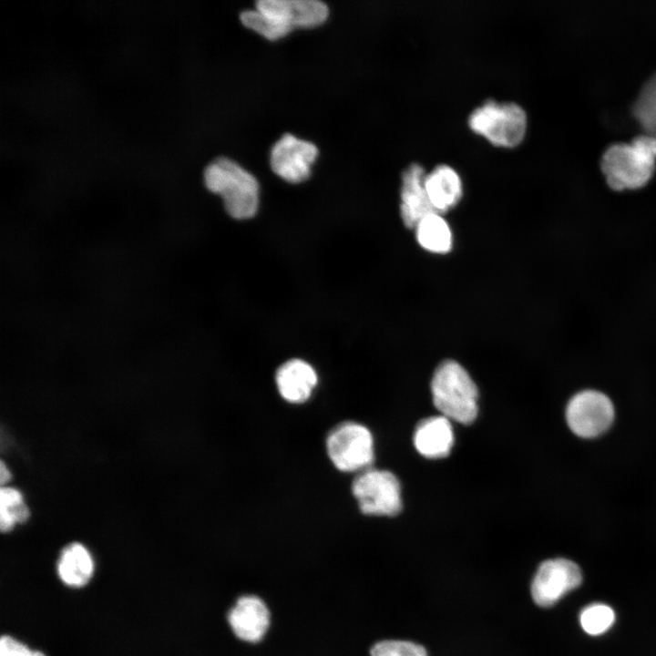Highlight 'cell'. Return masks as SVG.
Listing matches in <instances>:
<instances>
[{
    "mask_svg": "<svg viewBox=\"0 0 656 656\" xmlns=\"http://www.w3.org/2000/svg\"><path fill=\"white\" fill-rule=\"evenodd\" d=\"M429 200L436 212H445L458 203L462 197V180L457 171L451 166L442 163L436 165L425 179Z\"/></svg>",
    "mask_w": 656,
    "mask_h": 656,
    "instance_id": "9a60e30c",
    "label": "cell"
},
{
    "mask_svg": "<svg viewBox=\"0 0 656 656\" xmlns=\"http://www.w3.org/2000/svg\"><path fill=\"white\" fill-rule=\"evenodd\" d=\"M416 240L425 250L444 254L452 248V232L447 222L437 213L421 219L415 226Z\"/></svg>",
    "mask_w": 656,
    "mask_h": 656,
    "instance_id": "e0dca14e",
    "label": "cell"
},
{
    "mask_svg": "<svg viewBox=\"0 0 656 656\" xmlns=\"http://www.w3.org/2000/svg\"><path fill=\"white\" fill-rule=\"evenodd\" d=\"M29 510L22 494L15 488L2 487L0 491V528L3 532L11 530L15 524L26 521Z\"/></svg>",
    "mask_w": 656,
    "mask_h": 656,
    "instance_id": "d6986e66",
    "label": "cell"
},
{
    "mask_svg": "<svg viewBox=\"0 0 656 656\" xmlns=\"http://www.w3.org/2000/svg\"><path fill=\"white\" fill-rule=\"evenodd\" d=\"M436 408L449 420L467 425L478 412V391L466 370L454 360L442 362L431 381Z\"/></svg>",
    "mask_w": 656,
    "mask_h": 656,
    "instance_id": "3957f363",
    "label": "cell"
},
{
    "mask_svg": "<svg viewBox=\"0 0 656 656\" xmlns=\"http://www.w3.org/2000/svg\"><path fill=\"white\" fill-rule=\"evenodd\" d=\"M615 613L605 604L595 603L586 607L580 613L582 629L590 635H600L607 631L614 623Z\"/></svg>",
    "mask_w": 656,
    "mask_h": 656,
    "instance_id": "ffe728a7",
    "label": "cell"
},
{
    "mask_svg": "<svg viewBox=\"0 0 656 656\" xmlns=\"http://www.w3.org/2000/svg\"><path fill=\"white\" fill-rule=\"evenodd\" d=\"M467 123L493 145L513 148L525 137L528 118L525 109L516 102L487 99L472 110Z\"/></svg>",
    "mask_w": 656,
    "mask_h": 656,
    "instance_id": "5b68a950",
    "label": "cell"
},
{
    "mask_svg": "<svg viewBox=\"0 0 656 656\" xmlns=\"http://www.w3.org/2000/svg\"><path fill=\"white\" fill-rule=\"evenodd\" d=\"M56 569L63 583L72 588H80L93 576L94 560L82 544L71 543L61 551Z\"/></svg>",
    "mask_w": 656,
    "mask_h": 656,
    "instance_id": "2e32d148",
    "label": "cell"
},
{
    "mask_svg": "<svg viewBox=\"0 0 656 656\" xmlns=\"http://www.w3.org/2000/svg\"><path fill=\"white\" fill-rule=\"evenodd\" d=\"M414 445L426 458L446 457L454 444V432L450 420L444 415L421 420L414 432Z\"/></svg>",
    "mask_w": 656,
    "mask_h": 656,
    "instance_id": "5bb4252c",
    "label": "cell"
},
{
    "mask_svg": "<svg viewBox=\"0 0 656 656\" xmlns=\"http://www.w3.org/2000/svg\"><path fill=\"white\" fill-rule=\"evenodd\" d=\"M10 477H11V475H10V472L8 471L7 467L5 466L4 462H1V466H0L1 484L4 485L5 483L8 482V480L10 479Z\"/></svg>",
    "mask_w": 656,
    "mask_h": 656,
    "instance_id": "603a6c76",
    "label": "cell"
},
{
    "mask_svg": "<svg viewBox=\"0 0 656 656\" xmlns=\"http://www.w3.org/2000/svg\"><path fill=\"white\" fill-rule=\"evenodd\" d=\"M331 462L342 472L368 469L374 461V439L362 424L347 421L333 427L326 437Z\"/></svg>",
    "mask_w": 656,
    "mask_h": 656,
    "instance_id": "52a82bcc",
    "label": "cell"
},
{
    "mask_svg": "<svg viewBox=\"0 0 656 656\" xmlns=\"http://www.w3.org/2000/svg\"><path fill=\"white\" fill-rule=\"evenodd\" d=\"M631 111L644 132L656 136V73L642 86Z\"/></svg>",
    "mask_w": 656,
    "mask_h": 656,
    "instance_id": "ac0fdd59",
    "label": "cell"
},
{
    "mask_svg": "<svg viewBox=\"0 0 656 656\" xmlns=\"http://www.w3.org/2000/svg\"><path fill=\"white\" fill-rule=\"evenodd\" d=\"M426 174L418 162H411L402 172L400 213L407 228H415L421 219L436 212L425 190Z\"/></svg>",
    "mask_w": 656,
    "mask_h": 656,
    "instance_id": "8fae6325",
    "label": "cell"
},
{
    "mask_svg": "<svg viewBox=\"0 0 656 656\" xmlns=\"http://www.w3.org/2000/svg\"><path fill=\"white\" fill-rule=\"evenodd\" d=\"M352 493L365 515L395 516L402 508L399 480L387 470L361 471L352 483Z\"/></svg>",
    "mask_w": 656,
    "mask_h": 656,
    "instance_id": "ba28073f",
    "label": "cell"
},
{
    "mask_svg": "<svg viewBox=\"0 0 656 656\" xmlns=\"http://www.w3.org/2000/svg\"><path fill=\"white\" fill-rule=\"evenodd\" d=\"M30 656H46V655L39 651H32V653L30 654Z\"/></svg>",
    "mask_w": 656,
    "mask_h": 656,
    "instance_id": "cb8c5ba5",
    "label": "cell"
},
{
    "mask_svg": "<svg viewBox=\"0 0 656 656\" xmlns=\"http://www.w3.org/2000/svg\"><path fill=\"white\" fill-rule=\"evenodd\" d=\"M317 155L314 144L285 134L272 149L271 167L286 181L299 183L310 176L311 166Z\"/></svg>",
    "mask_w": 656,
    "mask_h": 656,
    "instance_id": "30bf717a",
    "label": "cell"
},
{
    "mask_svg": "<svg viewBox=\"0 0 656 656\" xmlns=\"http://www.w3.org/2000/svg\"><path fill=\"white\" fill-rule=\"evenodd\" d=\"M255 5V10L241 14V20L269 40L283 37L295 27L321 25L329 13L318 0H259Z\"/></svg>",
    "mask_w": 656,
    "mask_h": 656,
    "instance_id": "7a4b0ae2",
    "label": "cell"
},
{
    "mask_svg": "<svg viewBox=\"0 0 656 656\" xmlns=\"http://www.w3.org/2000/svg\"><path fill=\"white\" fill-rule=\"evenodd\" d=\"M233 633L241 640L256 642L265 634L270 623V612L259 597H240L227 615Z\"/></svg>",
    "mask_w": 656,
    "mask_h": 656,
    "instance_id": "7c38bea8",
    "label": "cell"
},
{
    "mask_svg": "<svg viewBox=\"0 0 656 656\" xmlns=\"http://www.w3.org/2000/svg\"><path fill=\"white\" fill-rule=\"evenodd\" d=\"M615 406L604 392L586 388L576 392L565 407V420L570 432L581 439H595L610 429Z\"/></svg>",
    "mask_w": 656,
    "mask_h": 656,
    "instance_id": "8992f818",
    "label": "cell"
},
{
    "mask_svg": "<svg viewBox=\"0 0 656 656\" xmlns=\"http://www.w3.org/2000/svg\"><path fill=\"white\" fill-rule=\"evenodd\" d=\"M30 650L22 641L9 636L4 635L0 640V656H30Z\"/></svg>",
    "mask_w": 656,
    "mask_h": 656,
    "instance_id": "7402d4cb",
    "label": "cell"
},
{
    "mask_svg": "<svg viewBox=\"0 0 656 656\" xmlns=\"http://www.w3.org/2000/svg\"><path fill=\"white\" fill-rule=\"evenodd\" d=\"M371 656H427V652L423 646L409 641L387 640L375 643Z\"/></svg>",
    "mask_w": 656,
    "mask_h": 656,
    "instance_id": "44dd1931",
    "label": "cell"
},
{
    "mask_svg": "<svg viewBox=\"0 0 656 656\" xmlns=\"http://www.w3.org/2000/svg\"><path fill=\"white\" fill-rule=\"evenodd\" d=\"M206 187L220 194L227 212L234 219L254 216L259 205V184L247 170L227 158L212 161L204 171Z\"/></svg>",
    "mask_w": 656,
    "mask_h": 656,
    "instance_id": "277c9868",
    "label": "cell"
},
{
    "mask_svg": "<svg viewBox=\"0 0 656 656\" xmlns=\"http://www.w3.org/2000/svg\"><path fill=\"white\" fill-rule=\"evenodd\" d=\"M275 380L278 391L285 401L302 404L311 397L318 376L313 366L305 361L292 359L278 368Z\"/></svg>",
    "mask_w": 656,
    "mask_h": 656,
    "instance_id": "4fadbf2b",
    "label": "cell"
},
{
    "mask_svg": "<svg viewBox=\"0 0 656 656\" xmlns=\"http://www.w3.org/2000/svg\"><path fill=\"white\" fill-rule=\"evenodd\" d=\"M579 567L568 559L556 558L543 561L531 583V595L540 607L557 603L564 595L581 584Z\"/></svg>",
    "mask_w": 656,
    "mask_h": 656,
    "instance_id": "9c48e42d",
    "label": "cell"
},
{
    "mask_svg": "<svg viewBox=\"0 0 656 656\" xmlns=\"http://www.w3.org/2000/svg\"><path fill=\"white\" fill-rule=\"evenodd\" d=\"M600 169L609 187L617 191L644 187L656 169V136L642 133L630 142H614L600 159Z\"/></svg>",
    "mask_w": 656,
    "mask_h": 656,
    "instance_id": "6da1fadb",
    "label": "cell"
}]
</instances>
